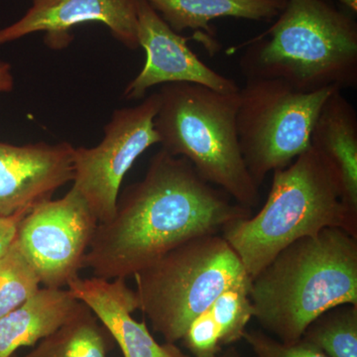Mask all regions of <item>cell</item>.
<instances>
[{
    "mask_svg": "<svg viewBox=\"0 0 357 357\" xmlns=\"http://www.w3.org/2000/svg\"><path fill=\"white\" fill-rule=\"evenodd\" d=\"M251 215V208L206 182L187 159L161 149L145 177L119 197L114 218L98 223L83 268L105 280L126 279L181 244L218 234Z\"/></svg>",
    "mask_w": 357,
    "mask_h": 357,
    "instance_id": "1",
    "label": "cell"
},
{
    "mask_svg": "<svg viewBox=\"0 0 357 357\" xmlns=\"http://www.w3.org/2000/svg\"><path fill=\"white\" fill-rule=\"evenodd\" d=\"M13 88V67L6 61H0V93H9Z\"/></svg>",
    "mask_w": 357,
    "mask_h": 357,
    "instance_id": "24",
    "label": "cell"
},
{
    "mask_svg": "<svg viewBox=\"0 0 357 357\" xmlns=\"http://www.w3.org/2000/svg\"><path fill=\"white\" fill-rule=\"evenodd\" d=\"M137 38L146 55L139 74L126 86V100L144 98L148 89L158 84H202L220 93H238L234 79L218 74L199 60L188 46L190 38L174 31L145 0H136Z\"/></svg>",
    "mask_w": 357,
    "mask_h": 357,
    "instance_id": "10",
    "label": "cell"
},
{
    "mask_svg": "<svg viewBox=\"0 0 357 357\" xmlns=\"http://www.w3.org/2000/svg\"><path fill=\"white\" fill-rule=\"evenodd\" d=\"M175 32L213 33L211 21L222 17L262 21L280 14L287 0H145Z\"/></svg>",
    "mask_w": 357,
    "mask_h": 357,
    "instance_id": "16",
    "label": "cell"
},
{
    "mask_svg": "<svg viewBox=\"0 0 357 357\" xmlns=\"http://www.w3.org/2000/svg\"><path fill=\"white\" fill-rule=\"evenodd\" d=\"M337 89L305 93L280 79H246L239 91L237 135L244 163L258 187L268 174L286 168L311 147L319 110Z\"/></svg>",
    "mask_w": 357,
    "mask_h": 357,
    "instance_id": "7",
    "label": "cell"
},
{
    "mask_svg": "<svg viewBox=\"0 0 357 357\" xmlns=\"http://www.w3.org/2000/svg\"><path fill=\"white\" fill-rule=\"evenodd\" d=\"M311 146L333 167L345 202L357 213V114L340 89L326 98L319 110Z\"/></svg>",
    "mask_w": 357,
    "mask_h": 357,
    "instance_id": "14",
    "label": "cell"
},
{
    "mask_svg": "<svg viewBox=\"0 0 357 357\" xmlns=\"http://www.w3.org/2000/svg\"><path fill=\"white\" fill-rule=\"evenodd\" d=\"M330 227L357 237V213L345 202L333 167L311 146L273 172L261 210L229 222L222 236L253 279L290 244Z\"/></svg>",
    "mask_w": 357,
    "mask_h": 357,
    "instance_id": "4",
    "label": "cell"
},
{
    "mask_svg": "<svg viewBox=\"0 0 357 357\" xmlns=\"http://www.w3.org/2000/svg\"><path fill=\"white\" fill-rule=\"evenodd\" d=\"M269 29L232 49L246 79H275L305 93L357 84V25L324 0H287Z\"/></svg>",
    "mask_w": 357,
    "mask_h": 357,
    "instance_id": "3",
    "label": "cell"
},
{
    "mask_svg": "<svg viewBox=\"0 0 357 357\" xmlns=\"http://www.w3.org/2000/svg\"><path fill=\"white\" fill-rule=\"evenodd\" d=\"M301 340L328 357H357V305H342L321 314Z\"/></svg>",
    "mask_w": 357,
    "mask_h": 357,
    "instance_id": "18",
    "label": "cell"
},
{
    "mask_svg": "<svg viewBox=\"0 0 357 357\" xmlns=\"http://www.w3.org/2000/svg\"><path fill=\"white\" fill-rule=\"evenodd\" d=\"M241 91V89H239ZM154 119L162 149L187 159L208 184L237 204L252 208L260 201L237 135L239 91L220 93L198 84H163Z\"/></svg>",
    "mask_w": 357,
    "mask_h": 357,
    "instance_id": "5",
    "label": "cell"
},
{
    "mask_svg": "<svg viewBox=\"0 0 357 357\" xmlns=\"http://www.w3.org/2000/svg\"><path fill=\"white\" fill-rule=\"evenodd\" d=\"M133 277L139 311L174 344L225 289L252 280L220 234L181 244Z\"/></svg>",
    "mask_w": 357,
    "mask_h": 357,
    "instance_id": "6",
    "label": "cell"
},
{
    "mask_svg": "<svg viewBox=\"0 0 357 357\" xmlns=\"http://www.w3.org/2000/svg\"><path fill=\"white\" fill-rule=\"evenodd\" d=\"M243 340L252 349L256 357H328L305 340L285 344L260 331H246Z\"/></svg>",
    "mask_w": 357,
    "mask_h": 357,
    "instance_id": "21",
    "label": "cell"
},
{
    "mask_svg": "<svg viewBox=\"0 0 357 357\" xmlns=\"http://www.w3.org/2000/svg\"><path fill=\"white\" fill-rule=\"evenodd\" d=\"M251 281L234 284L225 289L208 307L220 333L222 347L243 338L250 319L253 318L251 304Z\"/></svg>",
    "mask_w": 357,
    "mask_h": 357,
    "instance_id": "20",
    "label": "cell"
},
{
    "mask_svg": "<svg viewBox=\"0 0 357 357\" xmlns=\"http://www.w3.org/2000/svg\"><path fill=\"white\" fill-rule=\"evenodd\" d=\"M159 107V93H154L136 107L114 110L98 146L74 148L73 188L98 223L114 218L124 176L141 154L160 142L154 128Z\"/></svg>",
    "mask_w": 357,
    "mask_h": 357,
    "instance_id": "8",
    "label": "cell"
},
{
    "mask_svg": "<svg viewBox=\"0 0 357 357\" xmlns=\"http://www.w3.org/2000/svg\"><path fill=\"white\" fill-rule=\"evenodd\" d=\"M253 318L285 344L342 305H357V237L337 227L303 237L251 281Z\"/></svg>",
    "mask_w": 357,
    "mask_h": 357,
    "instance_id": "2",
    "label": "cell"
},
{
    "mask_svg": "<svg viewBox=\"0 0 357 357\" xmlns=\"http://www.w3.org/2000/svg\"><path fill=\"white\" fill-rule=\"evenodd\" d=\"M98 220L72 187L63 198L34 206L16 230L15 241L44 287L60 289L84 269Z\"/></svg>",
    "mask_w": 357,
    "mask_h": 357,
    "instance_id": "9",
    "label": "cell"
},
{
    "mask_svg": "<svg viewBox=\"0 0 357 357\" xmlns=\"http://www.w3.org/2000/svg\"><path fill=\"white\" fill-rule=\"evenodd\" d=\"M338 1L342 2L347 8L351 9L352 13H357V0H338Z\"/></svg>",
    "mask_w": 357,
    "mask_h": 357,
    "instance_id": "26",
    "label": "cell"
},
{
    "mask_svg": "<svg viewBox=\"0 0 357 357\" xmlns=\"http://www.w3.org/2000/svg\"><path fill=\"white\" fill-rule=\"evenodd\" d=\"M29 211H22L13 217L0 218V257L13 243L15 238L18 223Z\"/></svg>",
    "mask_w": 357,
    "mask_h": 357,
    "instance_id": "23",
    "label": "cell"
},
{
    "mask_svg": "<svg viewBox=\"0 0 357 357\" xmlns=\"http://www.w3.org/2000/svg\"><path fill=\"white\" fill-rule=\"evenodd\" d=\"M31 8L8 27L0 29V45L36 32H45V44L53 50L67 48L72 31L84 23H102L129 49L139 47L136 0H32Z\"/></svg>",
    "mask_w": 357,
    "mask_h": 357,
    "instance_id": "11",
    "label": "cell"
},
{
    "mask_svg": "<svg viewBox=\"0 0 357 357\" xmlns=\"http://www.w3.org/2000/svg\"><path fill=\"white\" fill-rule=\"evenodd\" d=\"M110 335L89 307H83L23 357H107Z\"/></svg>",
    "mask_w": 357,
    "mask_h": 357,
    "instance_id": "17",
    "label": "cell"
},
{
    "mask_svg": "<svg viewBox=\"0 0 357 357\" xmlns=\"http://www.w3.org/2000/svg\"><path fill=\"white\" fill-rule=\"evenodd\" d=\"M182 340L195 357H213L222 349L218 326L208 309L192 321Z\"/></svg>",
    "mask_w": 357,
    "mask_h": 357,
    "instance_id": "22",
    "label": "cell"
},
{
    "mask_svg": "<svg viewBox=\"0 0 357 357\" xmlns=\"http://www.w3.org/2000/svg\"><path fill=\"white\" fill-rule=\"evenodd\" d=\"M84 306L68 289L40 288L31 298L0 318V357L36 345L70 321Z\"/></svg>",
    "mask_w": 357,
    "mask_h": 357,
    "instance_id": "15",
    "label": "cell"
},
{
    "mask_svg": "<svg viewBox=\"0 0 357 357\" xmlns=\"http://www.w3.org/2000/svg\"><path fill=\"white\" fill-rule=\"evenodd\" d=\"M11 357H17V356H15V354H14V356H11Z\"/></svg>",
    "mask_w": 357,
    "mask_h": 357,
    "instance_id": "27",
    "label": "cell"
},
{
    "mask_svg": "<svg viewBox=\"0 0 357 357\" xmlns=\"http://www.w3.org/2000/svg\"><path fill=\"white\" fill-rule=\"evenodd\" d=\"M67 286L100 319L124 357H188L176 344H158L145 321L133 318L132 312L139 310V306L135 291L126 285V279L105 280L77 276Z\"/></svg>",
    "mask_w": 357,
    "mask_h": 357,
    "instance_id": "13",
    "label": "cell"
},
{
    "mask_svg": "<svg viewBox=\"0 0 357 357\" xmlns=\"http://www.w3.org/2000/svg\"><path fill=\"white\" fill-rule=\"evenodd\" d=\"M41 281L15 238L0 257V318L31 298Z\"/></svg>",
    "mask_w": 357,
    "mask_h": 357,
    "instance_id": "19",
    "label": "cell"
},
{
    "mask_svg": "<svg viewBox=\"0 0 357 357\" xmlns=\"http://www.w3.org/2000/svg\"><path fill=\"white\" fill-rule=\"evenodd\" d=\"M213 357H241V354H238L234 349H229L225 351H220L217 356Z\"/></svg>",
    "mask_w": 357,
    "mask_h": 357,
    "instance_id": "25",
    "label": "cell"
},
{
    "mask_svg": "<svg viewBox=\"0 0 357 357\" xmlns=\"http://www.w3.org/2000/svg\"><path fill=\"white\" fill-rule=\"evenodd\" d=\"M70 143L17 145L0 141V218L31 211L74 178Z\"/></svg>",
    "mask_w": 357,
    "mask_h": 357,
    "instance_id": "12",
    "label": "cell"
}]
</instances>
